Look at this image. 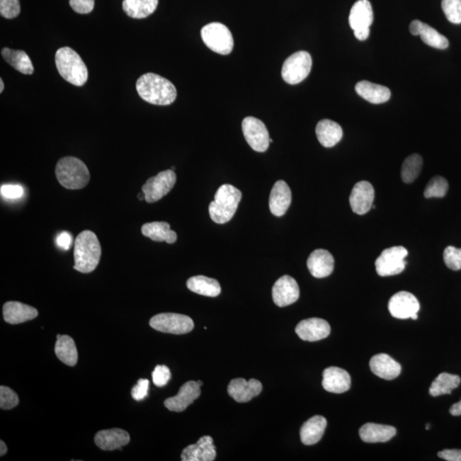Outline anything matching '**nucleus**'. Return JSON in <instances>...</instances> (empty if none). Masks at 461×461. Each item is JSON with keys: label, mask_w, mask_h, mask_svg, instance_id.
<instances>
[{"label": "nucleus", "mask_w": 461, "mask_h": 461, "mask_svg": "<svg viewBox=\"0 0 461 461\" xmlns=\"http://www.w3.org/2000/svg\"><path fill=\"white\" fill-rule=\"evenodd\" d=\"M136 90L143 101L155 106L171 105L177 98L173 83L154 73L141 76L136 82Z\"/></svg>", "instance_id": "obj_1"}, {"label": "nucleus", "mask_w": 461, "mask_h": 461, "mask_svg": "<svg viewBox=\"0 0 461 461\" xmlns=\"http://www.w3.org/2000/svg\"><path fill=\"white\" fill-rule=\"evenodd\" d=\"M74 269L89 273L98 267L101 257V243L94 232L85 230L77 236L74 249Z\"/></svg>", "instance_id": "obj_2"}, {"label": "nucleus", "mask_w": 461, "mask_h": 461, "mask_svg": "<svg viewBox=\"0 0 461 461\" xmlns=\"http://www.w3.org/2000/svg\"><path fill=\"white\" fill-rule=\"evenodd\" d=\"M55 62L58 73L66 81L74 86H82L89 79V70L79 54L69 47L58 49Z\"/></svg>", "instance_id": "obj_3"}, {"label": "nucleus", "mask_w": 461, "mask_h": 461, "mask_svg": "<svg viewBox=\"0 0 461 461\" xmlns=\"http://www.w3.org/2000/svg\"><path fill=\"white\" fill-rule=\"evenodd\" d=\"M242 193L235 186L225 184L217 190L215 200L210 203L209 213L212 221L217 224L230 222L238 209Z\"/></svg>", "instance_id": "obj_4"}, {"label": "nucleus", "mask_w": 461, "mask_h": 461, "mask_svg": "<svg viewBox=\"0 0 461 461\" xmlns=\"http://www.w3.org/2000/svg\"><path fill=\"white\" fill-rule=\"evenodd\" d=\"M56 176L58 182L69 190L84 188L90 181L89 170L86 164L74 156H66L58 161Z\"/></svg>", "instance_id": "obj_5"}, {"label": "nucleus", "mask_w": 461, "mask_h": 461, "mask_svg": "<svg viewBox=\"0 0 461 461\" xmlns=\"http://www.w3.org/2000/svg\"><path fill=\"white\" fill-rule=\"evenodd\" d=\"M203 42L212 51L228 55L234 49V38L232 33L225 25L220 23L207 24L201 30Z\"/></svg>", "instance_id": "obj_6"}, {"label": "nucleus", "mask_w": 461, "mask_h": 461, "mask_svg": "<svg viewBox=\"0 0 461 461\" xmlns=\"http://www.w3.org/2000/svg\"><path fill=\"white\" fill-rule=\"evenodd\" d=\"M312 64V57L309 52L300 51L294 53L285 61L282 78L290 85H297L309 76Z\"/></svg>", "instance_id": "obj_7"}, {"label": "nucleus", "mask_w": 461, "mask_h": 461, "mask_svg": "<svg viewBox=\"0 0 461 461\" xmlns=\"http://www.w3.org/2000/svg\"><path fill=\"white\" fill-rule=\"evenodd\" d=\"M409 252L402 246L385 249L375 261L376 271L380 276L397 275L404 271L406 257Z\"/></svg>", "instance_id": "obj_8"}, {"label": "nucleus", "mask_w": 461, "mask_h": 461, "mask_svg": "<svg viewBox=\"0 0 461 461\" xmlns=\"http://www.w3.org/2000/svg\"><path fill=\"white\" fill-rule=\"evenodd\" d=\"M153 329L164 334L181 335L189 334L194 328V322L184 314L164 313L155 315L149 321Z\"/></svg>", "instance_id": "obj_9"}, {"label": "nucleus", "mask_w": 461, "mask_h": 461, "mask_svg": "<svg viewBox=\"0 0 461 461\" xmlns=\"http://www.w3.org/2000/svg\"><path fill=\"white\" fill-rule=\"evenodd\" d=\"M348 23L357 40H367L370 35V26L373 23L371 3L368 0L356 1L351 8Z\"/></svg>", "instance_id": "obj_10"}, {"label": "nucleus", "mask_w": 461, "mask_h": 461, "mask_svg": "<svg viewBox=\"0 0 461 461\" xmlns=\"http://www.w3.org/2000/svg\"><path fill=\"white\" fill-rule=\"evenodd\" d=\"M176 183V174L169 169L149 178L142 186L145 201L152 203L160 200L171 190Z\"/></svg>", "instance_id": "obj_11"}, {"label": "nucleus", "mask_w": 461, "mask_h": 461, "mask_svg": "<svg viewBox=\"0 0 461 461\" xmlns=\"http://www.w3.org/2000/svg\"><path fill=\"white\" fill-rule=\"evenodd\" d=\"M242 130L245 140L250 147L257 152H265L269 147L270 138L267 127L261 120L248 116L242 123Z\"/></svg>", "instance_id": "obj_12"}, {"label": "nucleus", "mask_w": 461, "mask_h": 461, "mask_svg": "<svg viewBox=\"0 0 461 461\" xmlns=\"http://www.w3.org/2000/svg\"><path fill=\"white\" fill-rule=\"evenodd\" d=\"M389 311L394 318L418 319V312L421 305L416 297L408 292H400L394 294L389 301Z\"/></svg>", "instance_id": "obj_13"}, {"label": "nucleus", "mask_w": 461, "mask_h": 461, "mask_svg": "<svg viewBox=\"0 0 461 461\" xmlns=\"http://www.w3.org/2000/svg\"><path fill=\"white\" fill-rule=\"evenodd\" d=\"M272 294L274 303L277 306L283 307L292 305L298 300L300 297V289L297 282L292 277L284 275L274 284Z\"/></svg>", "instance_id": "obj_14"}, {"label": "nucleus", "mask_w": 461, "mask_h": 461, "mask_svg": "<svg viewBox=\"0 0 461 461\" xmlns=\"http://www.w3.org/2000/svg\"><path fill=\"white\" fill-rule=\"evenodd\" d=\"M201 394V385L195 381H188L183 385L180 392L164 402L166 408L172 412L181 413L185 411Z\"/></svg>", "instance_id": "obj_15"}, {"label": "nucleus", "mask_w": 461, "mask_h": 461, "mask_svg": "<svg viewBox=\"0 0 461 461\" xmlns=\"http://www.w3.org/2000/svg\"><path fill=\"white\" fill-rule=\"evenodd\" d=\"M375 188L370 182L360 181L352 189L350 203L352 211L357 215H365L370 211L375 201Z\"/></svg>", "instance_id": "obj_16"}, {"label": "nucleus", "mask_w": 461, "mask_h": 461, "mask_svg": "<svg viewBox=\"0 0 461 461\" xmlns=\"http://www.w3.org/2000/svg\"><path fill=\"white\" fill-rule=\"evenodd\" d=\"M296 334L303 341L317 342L330 335L331 326L325 319L319 318L303 319L297 326Z\"/></svg>", "instance_id": "obj_17"}, {"label": "nucleus", "mask_w": 461, "mask_h": 461, "mask_svg": "<svg viewBox=\"0 0 461 461\" xmlns=\"http://www.w3.org/2000/svg\"><path fill=\"white\" fill-rule=\"evenodd\" d=\"M215 458L217 448L210 436H205L196 443L186 447L181 454L183 461H213Z\"/></svg>", "instance_id": "obj_18"}, {"label": "nucleus", "mask_w": 461, "mask_h": 461, "mask_svg": "<svg viewBox=\"0 0 461 461\" xmlns=\"http://www.w3.org/2000/svg\"><path fill=\"white\" fill-rule=\"evenodd\" d=\"M263 390L261 382L254 379L246 381L244 379L232 380L228 385L227 392L229 396L237 402L244 404L259 396Z\"/></svg>", "instance_id": "obj_19"}, {"label": "nucleus", "mask_w": 461, "mask_h": 461, "mask_svg": "<svg viewBox=\"0 0 461 461\" xmlns=\"http://www.w3.org/2000/svg\"><path fill=\"white\" fill-rule=\"evenodd\" d=\"M335 261L331 253L326 250H315L311 253L307 261V268L314 278L323 279L331 275L334 270Z\"/></svg>", "instance_id": "obj_20"}, {"label": "nucleus", "mask_w": 461, "mask_h": 461, "mask_svg": "<svg viewBox=\"0 0 461 461\" xmlns=\"http://www.w3.org/2000/svg\"><path fill=\"white\" fill-rule=\"evenodd\" d=\"M292 190L283 181H279L274 184L270 193L269 209L277 217H283L292 203Z\"/></svg>", "instance_id": "obj_21"}, {"label": "nucleus", "mask_w": 461, "mask_h": 461, "mask_svg": "<svg viewBox=\"0 0 461 461\" xmlns=\"http://www.w3.org/2000/svg\"><path fill=\"white\" fill-rule=\"evenodd\" d=\"M323 388L328 392L341 394L348 392L351 386V377L342 368L331 367L323 372Z\"/></svg>", "instance_id": "obj_22"}, {"label": "nucleus", "mask_w": 461, "mask_h": 461, "mask_svg": "<svg viewBox=\"0 0 461 461\" xmlns=\"http://www.w3.org/2000/svg\"><path fill=\"white\" fill-rule=\"evenodd\" d=\"M94 442L102 450H122L130 442V436L123 429L103 430L98 431L95 436Z\"/></svg>", "instance_id": "obj_23"}, {"label": "nucleus", "mask_w": 461, "mask_h": 461, "mask_svg": "<svg viewBox=\"0 0 461 461\" xmlns=\"http://www.w3.org/2000/svg\"><path fill=\"white\" fill-rule=\"evenodd\" d=\"M409 31L414 36H421L423 42L429 45V47L445 50L450 45V42H448L445 36L440 34L435 28L421 22V21H413L409 25Z\"/></svg>", "instance_id": "obj_24"}, {"label": "nucleus", "mask_w": 461, "mask_h": 461, "mask_svg": "<svg viewBox=\"0 0 461 461\" xmlns=\"http://www.w3.org/2000/svg\"><path fill=\"white\" fill-rule=\"evenodd\" d=\"M4 319L11 325L27 322L38 317V310L19 302H7L3 307Z\"/></svg>", "instance_id": "obj_25"}, {"label": "nucleus", "mask_w": 461, "mask_h": 461, "mask_svg": "<svg viewBox=\"0 0 461 461\" xmlns=\"http://www.w3.org/2000/svg\"><path fill=\"white\" fill-rule=\"evenodd\" d=\"M370 368L375 375L386 380L396 379L402 372L401 365L386 354H379L370 360Z\"/></svg>", "instance_id": "obj_26"}, {"label": "nucleus", "mask_w": 461, "mask_h": 461, "mask_svg": "<svg viewBox=\"0 0 461 461\" xmlns=\"http://www.w3.org/2000/svg\"><path fill=\"white\" fill-rule=\"evenodd\" d=\"M359 434L361 440L368 443H386L397 435L396 428L379 423H367L360 427Z\"/></svg>", "instance_id": "obj_27"}, {"label": "nucleus", "mask_w": 461, "mask_h": 461, "mask_svg": "<svg viewBox=\"0 0 461 461\" xmlns=\"http://www.w3.org/2000/svg\"><path fill=\"white\" fill-rule=\"evenodd\" d=\"M357 94L365 101L375 105H380L389 101L392 93L388 87L375 84L368 81H363L355 85Z\"/></svg>", "instance_id": "obj_28"}, {"label": "nucleus", "mask_w": 461, "mask_h": 461, "mask_svg": "<svg viewBox=\"0 0 461 461\" xmlns=\"http://www.w3.org/2000/svg\"><path fill=\"white\" fill-rule=\"evenodd\" d=\"M327 426L325 417L317 415L303 423L300 430L301 441L305 445H314L321 441Z\"/></svg>", "instance_id": "obj_29"}, {"label": "nucleus", "mask_w": 461, "mask_h": 461, "mask_svg": "<svg viewBox=\"0 0 461 461\" xmlns=\"http://www.w3.org/2000/svg\"><path fill=\"white\" fill-rule=\"evenodd\" d=\"M315 132L319 142L326 148L335 147L343 138L341 126L329 119H324L319 122Z\"/></svg>", "instance_id": "obj_30"}, {"label": "nucleus", "mask_w": 461, "mask_h": 461, "mask_svg": "<svg viewBox=\"0 0 461 461\" xmlns=\"http://www.w3.org/2000/svg\"><path fill=\"white\" fill-rule=\"evenodd\" d=\"M142 234L156 242H167L173 244L176 242V232L170 229L168 222H155L144 224L141 228Z\"/></svg>", "instance_id": "obj_31"}, {"label": "nucleus", "mask_w": 461, "mask_h": 461, "mask_svg": "<svg viewBox=\"0 0 461 461\" xmlns=\"http://www.w3.org/2000/svg\"><path fill=\"white\" fill-rule=\"evenodd\" d=\"M159 0H123V9L130 18H147L156 10Z\"/></svg>", "instance_id": "obj_32"}, {"label": "nucleus", "mask_w": 461, "mask_h": 461, "mask_svg": "<svg viewBox=\"0 0 461 461\" xmlns=\"http://www.w3.org/2000/svg\"><path fill=\"white\" fill-rule=\"evenodd\" d=\"M55 353L58 359L69 367L76 365L78 361V352L74 339L67 335L57 336Z\"/></svg>", "instance_id": "obj_33"}, {"label": "nucleus", "mask_w": 461, "mask_h": 461, "mask_svg": "<svg viewBox=\"0 0 461 461\" xmlns=\"http://www.w3.org/2000/svg\"><path fill=\"white\" fill-rule=\"evenodd\" d=\"M4 60L9 64L18 72L24 74H32L35 72L30 58L24 51L3 48L1 51Z\"/></svg>", "instance_id": "obj_34"}, {"label": "nucleus", "mask_w": 461, "mask_h": 461, "mask_svg": "<svg viewBox=\"0 0 461 461\" xmlns=\"http://www.w3.org/2000/svg\"><path fill=\"white\" fill-rule=\"evenodd\" d=\"M186 285L193 292L205 297H215L222 292L221 285L217 280L202 275L190 278Z\"/></svg>", "instance_id": "obj_35"}, {"label": "nucleus", "mask_w": 461, "mask_h": 461, "mask_svg": "<svg viewBox=\"0 0 461 461\" xmlns=\"http://www.w3.org/2000/svg\"><path fill=\"white\" fill-rule=\"evenodd\" d=\"M460 377L458 375L443 372L431 384L429 393L431 397H439L442 394H450L453 390L458 387L460 384Z\"/></svg>", "instance_id": "obj_36"}, {"label": "nucleus", "mask_w": 461, "mask_h": 461, "mask_svg": "<svg viewBox=\"0 0 461 461\" xmlns=\"http://www.w3.org/2000/svg\"><path fill=\"white\" fill-rule=\"evenodd\" d=\"M423 159L419 154H412L404 160L402 166V180L406 184H411L419 176L422 171Z\"/></svg>", "instance_id": "obj_37"}, {"label": "nucleus", "mask_w": 461, "mask_h": 461, "mask_svg": "<svg viewBox=\"0 0 461 461\" xmlns=\"http://www.w3.org/2000/svg\"><path fill=\"white\" fill-rule=\"evenodd\" d=\"M448 190V183L445 178L435 176L428 182L423 196L426 198H442L446 196Z\"/></svg>", "instance_id": "obj_38"}, {"label": "nucleus", "mask_w": 461, "mask_h": 461, "mask_svg": "<svg viewBox=\"0 0 461 461\" xmlns=\"http://www.w3.org/2000/svg\"><path fill=\"white\" fill-rule=\"evenodd\" d=\"M442 8L450 23H461V0H443Z\"/></svg>", "instance_id": "obj_39"}, {"label": "nucleus", "mask_w": 461, "mask_h": 461, "mask_svg": "<svg viewBox=\"0 0 461 461\" xmlns=\"http://www.w3.org/2000/svg\"><path fill=\"white\" fill-rule=\"evenodd\" d=\"M443 261L453 271L461 269V249L448 246L443 252Z\"/></svg>", "instance_id": "obj_40"}, {"label": "nucleus", "mask_w": 461, "mask_h": 461, "mask_svg": "<svg viewBox=\"0 0 461 461\" xmlns=\"http://www.w3.org/2000/svg\"><path fill=\"white\" fill-rule=\"evenodd\" d=\"M19 404L18 394L11 388L2 385L0 387V408L9 410L16 408Z\"/></svg>", "instance_id": "obj_41"}, {"label": "nucleus", "mask_w": 461, "mask_h": 461, "mask_svg": "<svg viewBox=\"0 0 461 461\" xmlns=\"http://www.w3.org/2000/svg\"><path fill=\"white\" fill-rule=\"evenodd\" d=\"M21 12L19 0H0V14L6 19L18 18Z\"/></svg>", "instance_id": "obj_42"}, {"label": "nucleus", "mask_w": 461, "mask_h": 461, "mask_svg": "<svg viewBox=\"0 0 461 461\" xmlns=\"http://www.w3.org/2000/svg\"><path fill=\"white\" fill-rule=\"evenodd\" d=\"M170 379H171V373H170L169 368L166 367V365H159L154 369L152 380L154 385L157 387H164L169 383Z\"/></svg>", "instance_id": "obj_43"}, {"label": "nucleus", "mask_w": 461, "mask_h": 461, "mask_svg": "<svg viewBox=\"0 0 461 461\" xmlns=\"http://www.w3.org/2000/svg\"><path fill=\"white\" fill-rule=\"evenodd\" d=\"M1 196L10 200H15L23 198L24 195V189L22 186L19 185H4L0 189Z\"/></svg>", "instance_id": "obj_44"}, {"label": "nucleus", "mask_w": 461, "mask_h": 461, "mask_svg": "<svg viewBox=\"0 0 461 461\" xmlns=\"http://www.w3.org/2000/svg\"><path fill=\"white\" fill-rule=\"evenodd\" d=\"M95 0H69V6L79 14H89L94 9Z\"/></svg>", "instance_id": "obj_45"}, {"label": "nucleus", "mask_w": 461, "mask_h": 461, "mask_svg": "<svg viewBox=\"0 0 461 461\" xmlns=\"http://www.w3.org/2000/svg\"><path fill=\"white\" fill-rule=\"evenodd\" d=\"M149 384L148 380L141 379L138 381V384L132 389V397L135 401H142L148 396Z\"/></svg>", "instance_id": "obj_46"}, {"label": "nucleus", "mask_w": 461, "mask_h": 461, "mask_svg": "<svg viewBox=\"0 0 461 461\" xmlns=\"http://www.w3.org/2000/svg\"><path fill=\"white\" fill-rule=\"evenodd\" d=\"M73 237L68 232H62L57 238V246L63 251H68L72 247Z\"/></svg>", "instance_id": "obj_47"}, {"label": "nucleus", "mask_w": 461, "mask_h": 461, "mask_svg": "<svg viewBox=\"0 0 461 461\" xmlns=\"http://www.w3.org/2000/svg\"><path fill=\"white\" fill-rule=\"evenodd\" d=\"M438 457L448 461H461V450H444L438 453Z\"/></svg>", "instance_id": "obj_48"}, {"label": "nucleus", "mask_w": 461, "mask_h": 461, "mask_svg": "<svg viewBox=\"0 0 461 461\" xmlns=\"http://www.w3.org/2000/svg\"><path fill=\"white\" fill-rule=\"evenodd\" d=\"M450 413L453 416H460L461 415V400L453 405L450 409Z\"/></svg>", "instance_id": "obj_49"}, {"label": "nucleus", "mask_w": 461, "mask_h": 461, "mask_svg": "<svg viewBox=\"0 0 461 461\" xmlns=\"http://www.w3.org/2000/svg\"><path fill=\"white\" fill-rule=\"evenodd\" d=\"M7 450L6 444L1 440V441H0V455H5L7 453Z\"/></svg>", "instance_id": "obj_50"}, {"label": "nucleus", "mask_w": 461, "mask_h": 461, "mask_svg": "<svg viewBox=\"0 0 461 461\" xmlns=\"http://www.w3.org/2000/svg\"><path fill=\"white\" fill-rule=\"evenodd\" d=\"M4 89H5V84H4L3 79L0 80V93H3Z\"/></svg>", "instance_id": "obj_51"}, {"label": "nucleus", "mask_w": 461, "mask_h": 461, "mask_svg": "<svg viewBox=\"0 0 461 461\" xmlns=\"http://www.w3.org/2000/svg\"><path fill=\"white\" fill-rule=\"evenodd\" d=\"M138 198H139V199H140V201L145 200L144 193L143 192H142V193H141V194L140 193V194L138 195Z\"/></svg>", "instance_id": "obj_52"}, {"label": "nucleus", "mask_w": 461, "mask_h": 461, "mask_svg": "<svg viewBox=\"0 0 461 461\" xmlns=\"http://www.w3.org/2000/svg\"><path fill=\"white\" fill-rule=\"evenodd\" d=\"M430 427H431V426L429 425V423H428V425L426 426V430H429Z\"/></svg>", "instance_id": "obj_53"}, {"label": "nucleus", "mask_w": 461, "mask_h": 461, "mask_svg": "<svg viewBox=\"0 0 461 461\" xmlns=\"http://www.w3.org/2000/svg\"><path fill=\"white\" fill-rule=\"evenodd\" d=\"M198 383L201 386L203 385V382L202 381H198Z\"/></svg>", "instance_id": "obj_54"}, {"label": "nucleus", "mask_w": 461, "mask_h": 461, "mask_svg": "<svg viewBox=\"0 0 461 461\" xmlns=\"http://www.w3.org/2000/svg\"><path fill=\"white\" fill-rule=\"evenodd\" d=\"M273 140L272 139H270V143H273Z\"/></svg>", "instance_id": "obj_55"}, {"label": "nucleus", "mask_w": 461, "mask_h": 461, "mask_svg": "<svg viewBox=\"0 0 461 461\" xmlns=\"http://www.w3.org/2000/svg\"><path fill=\"white\" fill-rule=\"evenodd\" d=\"M172 169V170H173V169H176V167H172V169Z\"/></svg>", "instance_id": "obj_56"}]
</instances>
